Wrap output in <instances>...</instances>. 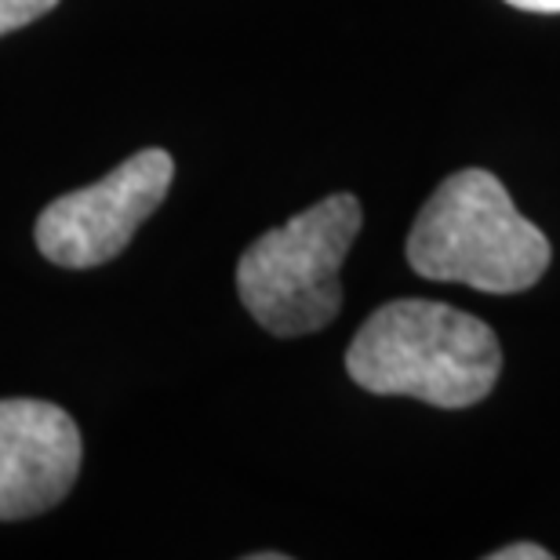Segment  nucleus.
Instances as JSON below:
<instances>
[{
    "mask_svg": "<svg viewBox=\"0 0 560 560\" xmlns=\"http://www.w3.org/2000/svg\"><path fill=\"white\" fill-rule=\"evenodd\" d=\"M506 4L521 11H535V15H560V0H506Z\"/></svg>",
    "mask_w": 560,
    "mask_h": 560,
    "instance_id": "8",
    "label": "nucleus"
},
{
    "mask_svg": "<svg viewBox=\"0 0 560 560\" xmlns=\"http://www.w3.org/2000/svg\"><path fill=\"white\" fill-rule=\"evenodd\" d=\"M175 178L167 150H139L117 164L95 186L73 189L51 200L37 219V248L48 262L66 270H92L117 259L136 230L161 208Z\"/></svg>",
    "mask_w": 560,
    "mask_h": 560,
    "instance_id": "4",
    "label": "nucleus"
},
{
    "mask_svg": "<svg viewBox=\"0 0 560 560\" xmlns=\"http://www.w3.org/2000/svg\"><path fill=\"white\" fill-rule=\"evenodd\" d=\"M488 560H553V553L535 542H513V546H502L495 553H488Z\"/></svg>",
    "mask_w": 560,
    "mask_h": 560,
    "instance_id": "7",
    "label": "nucleus"
},
{
    "mask_svg": "<svg viewBox=\"0 0 560 560\" xmlns=\"http://www.w3.org/2000/svg\"><path fill=\"white\" fill-rule=\"evenodd\" d=\"M288 553H252V560H284Z\"/></svg>",
    "mask_w": 560,
    "mask_h": 560,
    "instance_id": "9",
    "label": "nucleus"
},
{
    "mask_svg": "<svg viewBox=\"0 0 560 560\" xmlns=\"http://www.w3.org/2000/svg\"><path fill=\"white\" fill-rule=\"evenodd\" d=\"M81 430L51 400H0V521L40 517L70 495L81 474Z\"/></svg>",
    "mask_w": 560,
    "mask_h": 560,
    "instance_id": "5",
    "label": "nucleus"
},
{
    "mask_svg": "<svg viewBox=\"0 0 560 560\" xmlns=\"http://www.w3.org/2000/svg\"><path fill=\"white\" fill-rule=\"evenodd\" d=\"M55 4H59V0H0V37L37 22L40 15H48Z\"/></svg>",
    "mask_w": 560,
    "mask_h": 560,
    "instance_id": "6",
    "label": "nucleus"
},
{
    "mask_svg": "<svg viewBox=\"0 0 560 560\" xmlns=\"http://www.w3.org/2000/svg\"><path fill=\"white\" fill-rule=\"evenodd\" d=\"M346 372L378 397H411L433 408H474L499 383L495 331L447 302L397 299L361 324Z\"/></svg>",
    "mask_w": 560,
    "mask_h": 560,
    "instance_id": "1",
    "label": "nucleus"
},
{
    "mask_svg": "<svg viewBox=\"0 0 560 560\" xmlns=\"http://www.w3.org/2000/svg\"><path fill=\"white\" fill-rule=\"evenodd\" d=\"M361 222V200L331 194L262 233L237 262V295L255 324L280 339L328 328L342 310L339 270Z\"/></svg>",
    "mask_w": 560,
    "mask_h": 560,
    "instance_id": "3",
    "label": "nucleus"
},
{
    "mask_svg": "<svg viewBox=\"0 0 560 560\" xmlns=\"http://www.w3.org/2000/svg\"><path fill=\"white\" fill-rule=\"evenodd\" d=\"M550 255L546 233L513 208L506 186L485 167L447 175L408 233V266L419 277L491 295L535 288Z\"/></svg>",
    "mask_w": 560,
    "mask_h": 560,
    "instance_id": "2",
    "label": "nucleus"
}]
</instances>
